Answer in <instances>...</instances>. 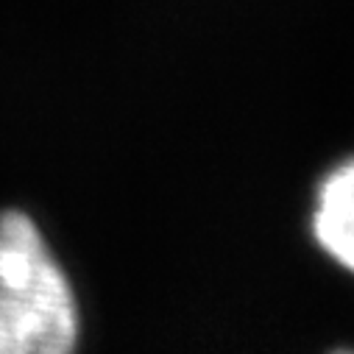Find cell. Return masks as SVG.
<instances>
[{"label": "cell", "mask_w": 354, "mask_h": 354, "mask_svg": "<svg viewBox=\"0 0 354 354\" xmlns=\"http://www.w3.org/2000/svg\"><path fill=\"white\" fill-rule=\"evenodd\" d=\"M75 288L39 223L0 212V354H67L78 346Z\"/></svg>", "instance_id": "1"}, {"label": "cell", "mask_w": 354, "mask_h": 354, "mask_svg": "<svg viewBox=\"0 0 354 354\" xmlns=\"http://www.w3.org/2000/svg\"><path fill=\"white\" fill-rule=\"evenodd\" d=\"M315 243L348 274H354V159L324 176L313 204Z\"/></svg>", "instance_id": "2"}]
</instances>
